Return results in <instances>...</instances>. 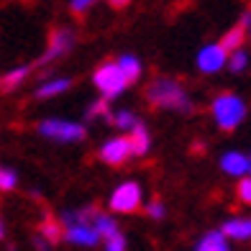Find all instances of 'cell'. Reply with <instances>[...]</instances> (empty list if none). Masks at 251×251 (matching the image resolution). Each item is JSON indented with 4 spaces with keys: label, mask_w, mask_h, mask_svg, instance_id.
<instances>
[{
    "label": "cell",
    "mask_w": 251,
    "mask_h": 251,
    "mask_svg": "<svg viewBox=\"0 0 251 251\" xmlns=\"http://www.w3.org/2000/svg\"><path fill=\"white\" fill-rule=\"evenodd\" d=\"M110 123H116L118 128H133V126L139 123V121H136L133 113H128V110H121V113H116V116H113V121H110Z\"/></svg>",
    "instance_id": "21"
},
{
    "label": "cell",
    "mask_w": 251,
    "mask_h": 251,
    "mask_svg": "<svg viewBox=\"0 0 251 251\" xmlns=\"http://www.w3.org/2000/svg\"><path fill=\"white\" fill-rule=\"evenodd\" d=\"M149 144H151V139H149V131H146L141 123H136L133 128H131V136H128L131 154H136V156H144L146 151H149Z\"/></svg>",
    "instance_id": "10"
},
{
    "label": "cell",
    "mask_w": 251,
    "mask_h": 251,
    "mask_svg": "<svg viewBox=\"0 0 251 251\" xmlns=\"http://www.w3.org/2000/svg\"><path fill=\"white\" fill-rule=\"evenodd\" d=\"M249 169H251V159H249Z\"/></svg>",
    "instance_id": "30"
},
{
    "label": "cell",
    "mask_w": 251,
    "mask_h": 251,
    "mask_svg": "<svg viewBox=\"0 0 251 251\" xmlns=\"http://www.w3.org/2000/svg\"><path fill=\"white\" fill-rule=\"evenodd\" d=\"M128 156H131V146H128V139H126V136H116V139H110L100 149V159L110 167H121Z\"/></svg>",
    "instance_id": "8"
},
{
    "label": "cell",
    "mask_w": 251,
    "mask_h": 251,
    "mask_svg": "<svg viewBox=\"0 0 251 251\" xmlns=\"http://www.w3.org/2000/svg\"><path fill=\"white\" fill-rule=\"evenodd\" d=\"M87 118H105V121H113L110 108H108V100L93 102V105H90V110H87Z\"/></svg>",
    "instance_id": "20"
},
{
    "label": "cell",
    "mask_w": 251,
    "mask_h": 251,
    "mask_svg": "<svg viewBox=\"0 0 251 251\" xmlns=\"http://www.w3.org/2000/svg\"><path fill=\"white\" fill-rule=\"evenodd\" d=\"M105 251H126L123 233H113L110 238H105Z\"/></svg>",
    "instance_id": "25"
},
{
    "label": "cell",
    "mask_w": 251,
    "mask_h": 251,
    "mask_svg": "<svg viewBox=\"0 0 251 251\" xmlns=\"http://www.w3.org/2000/svg\"><path fill=\"white\" fill-rule=\"evenodd\" d=\"M72 79H51V82H44L39 90H36V98H54L64 93V90H70Z\"/></svg>",
    "instance_id": "18"
},
{
    "label": "cell",
    "mask_w": 251,
    "mask_h": 251,
    "mask_svg": "<svg viewBox=\"0 0 251 251\" xmlns=\"http://www.w3.org/2000/svg\"><path fill=\"white\" fill-rule=\"evenodd\" d=\"M93 3H95V0H70V8L79 16V13H85V10H87L90 5H93Z\"/></svg>",
    "instance_id": "26"
},
{
    "label": "cell",
    "mask_w": 251,
    "mask_h": 251,
    "mask_svg": "<svg viewBox=\"0 0 251 251\" xmlns=\"http://www.w3.org/2000/svg\"><path fill=\"white\" fill-rule=\"evenodd\" d=\"M146 100L151 108H169V110H192V102L185 95V90L177 79L169 77H156L154 82L146 87Z\"/></svg>",
    "instance_id": "1"
},
{
    "label": "cell",
    "mask_w": 251,
    "mask_h": 251,
    "mask_svg": "<svg viewBox=\"0 0 251 251\" xmlns=\"http://www.w3.org/2000/svg\"><path fill=\"white\" fill-rule=\"evenodd\" d=\"M93 82L95 87L102 93V100H110V98H118L123 90H126V79H123V72L118 70L116 62H105L100 64L95 75H93Z\"/></svg>",
    "instance_id": "3"
},
{
    "label": "cell",
    "mask_w": 251,
    "mask_h": 251,
    "mask_svg": "<svg viewBox=\"0 0 251 251\" xmlns=\"http://www.w3.org/2000/svg\"><path fill=\"white\" fill-rule=\"evenodd\" d=\"M5 236V226H3V221H0V238Z\"/></svg>",
    "instance_id": "29"
},
{
    "label": "cell",
    "mask_w": 251,
    "mask_h": 251,
    "mask_svg": "<svg viewBox=\"0 0 251 251\" xmlns=\"http://www.w3.org/2000/svg\"><path fill=\"white\" fill-rule=\"evenodd\" d=\"M116 64H118V70L123 72L126 85H133L136 79H139V75H141V62L136 59V56H131V54H123Z\"/></svg>",
    "instance_id": "13"
},
{
    "label": "cell",
    "mask_w": 251,
    "mask_h": 251,
    "mask_svg": "<svg viewBox=\"0 0 251 251\" xmlns=\"http://www.w3.org/2000/svg\"><path fill=\"white\" fill-rule=\"evenodd\" d=\"M31 67H13L10 72L0 75V93H13V90L28 77Z\"/></svg>",
    "instance_id": "11"
},
{
    "label": "cell",
    "mask_w": 251,
    "mask_h": 251,
    "mask_svg": "<svg viewBox=\"0 0 251 251\" xmlns=\"http://www.w3.org/2000/svg\"><path fill=\"white\" fill-rule=\"evenodd\" d=\"M146 213H149L151 218H156V221H159V218H164V205L159 202V200H154V202L149 205V208H146Z\"/></svg>",
    "instance_id": "27"
},
{
    "label": "cell",
    "mask_w": 251,
    "mask_h": 251,
    "mask_svg": "<svg viewBox=\"0 0 251 251\" xmlns=\"http://www.w3.org/2000/svg\"><path fill=\"white\" fill-rule=\"evenodd\" d=\"M195 251H228L226 236L218 233V231H213V233H208V236H202V241L198 244Z\"/></svg>",
    "instance_id": "17"
},
{
    "label": "cell",
    "mask_w": 251,
    "mask_h": 251,
    "mask_svg": "<svg viewBox=\"0 0 251 251\" xmlns=\"http://www.w3.org/2000/svg\"><path fill=\"white\" fill-rule=\"evenodd\" d=\"M16 187V172H10V169H3L0 167V190L3 192H10Z\"/></svg>",
    "instance_id": "24"
},
{
    "label": "cell",
    "mask_w": 251,
    "mask_h": 251,
    "mask_svg": "<svg viewBox=\"0 0 251 251\" xmlns=\"http://www.w3.org/2000/svg\"><path fill=\"white\" fill-rule=\"evenodd\" d=\"M221 167L226 175H244V172H249V159L238 151H228L221 159Z\"/></svg>",
    "instance_id": "12"
},
{
    "label": "cell",
    "mask_w": 251,
    "mask_h": 251,
    "mask_svg": "<svg viewBox=\"0 0 251 251\" xmlns=\"http://www.w3.org/2000/svg\"><path fill=\"white\" fill-rule=\"evenodd\" d=\"M39 133L47 136V139H54V141H64V144H72V141H82L85 139V128L79 123L56 121V118L41 121L39 123Z\"/></svg>",
    "instance_id": "4"
},
{
    "label": "cell",
    "mask_w": 251,
    "mask_h": 251,
    "mask_svg": "<svg viewBox=\"0 0 251 251\" xmlns=\"http://www.w3.org/2000/svg\"><path fill=\"white\" fill-rule=\"evenodd\" d=\"M39 233L47 238L49 244H56L62 238V226H56V221H51V218H47L41 226H39Z\"/></svg>",
    "instance_id": "19"
},
{
    "label": "cell",
    "mask_w": 251,
    "mask_h": 251,
    "mask_svg": "<svg viewBox=\"0 0 251 251\" xmlns=\"http://www.w3.org/2000/svg\"><path fill=\"white\" fill-rule=\"evenodd\" d=\"M236 195L244 205H251V177H244L241 182L236 185Z\"/></svg>",
    "instance_id": "22"
},
{
    "label": "cell",
    "mask_w": 251,
    "mask_h": 251,
    "mask_svg": "<svg viewBox=\"0 0 251 251\" xmlns=\"http://www.w3.org/2000/svg\"><path fill=\"white\" fill-rule=\"evenodd\" d=\"M108 3H110L113 8H126V5L131 3V0H108Z\"/></svg>",
    "instance_id": "28"
},
{
    "label": "cell",
    "mask_w": 251,
    "mask_h": 251,
    "mask_svg": "<svg viewBox=\"0 0 251 251\" xmlns=\"http://www.w3.org/2000/svg\"><path fill=\"white\" fill-rule=\"evenodd\" d=\"M246 116L244 100L233 93H221L213 100V118L221 126V131H233Z\"/></svg>",
    "instance_id": "2"
},
{
    "label": "cell",
    "mask_w": 251,
    "mask_h": 251,
    "mask_svg": "<svg viewBox=\"0 0 251 251\" xmlns=\"http://www.w3.org/2000/svg\"><path fill=\"white\" fill-rule=\"evenodd\" d=\"M72 44H75V33L70 28H54L51 36H49V49L41 54L39 64H49V62L56 59V56L67 54V51L72 49Z\"/></svg>",
    "instance_id": "6"
},
{
    "label": "cell",
    "mask_w": 251,
    "mask_h": 251,
    "mask_svg": "<svg viewBox=\"0 0 251 251\" xmlns=\"http://www.w3.org/2000/svg\"><path fill=\"white\" fill-rule=\"evenodd\" d=\"M223 236H231V238H238V241H246L251 238V218H236V221H228L223 226Z\"/></svg>",
    "instance_id": "14"
},
{
    "label": "cell",
    "mask_w": 251,
    "mask_h": 251,
    "mask_svg": "<svg viewBox=\"0 0 251 251\" xmlns=\"http://www.w3.org/2000/svg\"><path fill=\"white\" fill-rule=\"evenodd\" d=\"M226 59H228V54L221 49V44H208V47H202L200 54H198V67L205 75H213L226 64Z\"/></svg>",
    "instance_id": "9"
},
{
    "label": "cell",
    "mask_w": 251,
    "mask_h": 251,
    "mask_svg": "<svg viewBox=\"0 0 251 251\" xmlns=\"http://www.w3.org/2000/svg\"><path fill=\"white\" fill-rule=\"evenodd\" d=\"M141 205V185L139 182H123L110 195V210L116 213H136Z\"/></svg>",
    "instance_id": "5"
},
{
    "label": "cell",
    "mask_w": 251,
    "mask_h": 251,
    "mask_svg": "<svg viewBox=\"0 0 251 251\" xmlns=\"http://www.w3.org/2000/svg\"><path fill=\"white\" fill-rule=\"evenodd\" d=\"M90 226H93V231H95L98 236H102V238H110L113 233H118L116 221H113L108 213H100V210L95 213V218H93V223H90Z\"/></svg>",
    "instance_id": "15"
},
{
    "label": "cell",
    "mask_w": 251,
    "mask_h": 251,
    "mask_svg": "<svg viewBox=\"0 0 251 251\" xmlns=\"http://www.w3.org/2000/svg\"><path fill=\"white\" fill-rule=\"evenodd\" d=\"M62 236L67 241H72L77 246H95L100 241V236L93 231V226L87 223H75V221H64L62 218Z\"/></svg>",
    "instance_id": "7"
},
{
    "label": "cell",
    "mask_w": 251,
    "mask_h": 251,
    "mask_svg": "<svg viewBox=\"0 0 251 251\" xmlns=\"http://www.w3.org/2000/svg\"><path fill=\"white\" fill-rule=\"evenodd\" d=\"M244 39H246V28H244V26H233V28L221 39V49H223L226 54H228V51H238V47L244 44Z\"/></svg>",
    "instance_id": "16"
},
{
    "label": "cell",
    "mask_w": 251,
    "mask_h": 251,
    "mask_svg": "<svg viewBox=\"0 0 251 251\" xmlns=\"http://www.w3.org/2000/svg\"><path fill=\"white\" fill-rule=\"evenodd\" d=\"M246 64H249V56H246V51H233L231 54V72H244L246 70Z\"/></svg>",
    "instance_id": "23"
}]
</instances>
